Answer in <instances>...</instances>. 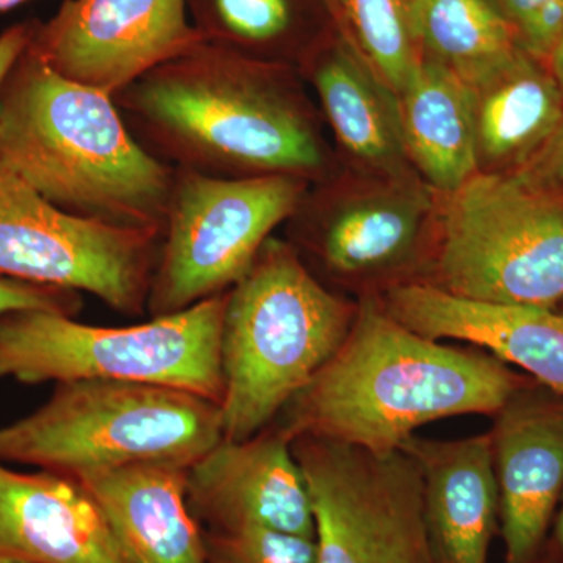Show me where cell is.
<instances>
[{
	"label": "cell",
	"instance_id": "obj_6",
	"mask_svg": "<svg viewBox=\"0 0 563 563\" xmlns=\"http://www.w3.org/2000/svg\"><path fill=\"white\" fill-rule=\"evenodd\" d=\"M228 291L184 312L131 328L84 324L66 314L0 317V379L21 384L106 379L168 385L221 404L220 339Z\"/></svg>",
	"mask_w": 563,
	"mask_h": 563
},
{
	"label": "cell",
	"instance_id": "obj_14",
	"mask_svg": "<svg viewBox=\"0 0 563 563\" xmlns=\"http://www.w3.org/2000/svg\"><path fill=\"white\" fill-rule=\"evenodd\" d=\"M492 417L506 563H533L563 493V395L521 383Z\"/></svg>",
	"mask_w": 563,
	"mask_h": 563
},
{
	"label": "cell",
	"instance_id": "obj_17",
	"mask_svg": "<svg viewBox=\"0 0 563 563\" xmlns=\"http://www.w3.org/2000/svg\"><path fill=\"white\" fill-rule=\"evenodd\" d=\"M420 468L422 517L432 563H488L499 523L490 435L402 444Z\"/></svg>",
	"mask_w": 563,
	"mask_h": 563
},
{
	"label": "cell",
	"instance_id": "obj_31",
	"mask_svg": "<svg viewBox=\"0 0 563 563\" xmlns=\"http://www.w3.org/2000/svg\"><path fill=\"white\" fill-rule=\"evenodd\" d=\"M555 540H558L559 551H561L563 559V504L561 512L558 515V521H555Z\"/></svg>",
	"mask_w": 563,
	"mask_h": 563
},
{
	"label": "cell",
	"instance_id": "obj_23",
	"mask_svg": "<svg viewBox=\"0 0 563 563\" xmlns=\"http://www.w3.org/2000/svg\"><path fill=\"white\" fill-rule=\"evenodd\" d=\"M191 24L206 43L261 60L295 35L298 0H187Z\"/></svg>",
	"mask_w": 563,
	"mask_h": 563
},
{
	"label": "cell",
	"instance_id": "obj_27",
	"mask_svg": "<svg viewBox=\"0 0 563 563\" xmlns=\"http://www.w3.org/2000/svg\"><path fill=\"white\" fill-rule=\"evenodd\" d=\"M81 306L79 291L0 277V317L18 310H44L76 318Z\"/></svg>",
	"mask_w": 563,
	"mask_h": 563
},
{
	"label": "cell",
	"instance_id": "obj_4",
	"mask_svg": "<svg viewBox=\"0 0 563 563\" xmlns=\"http://www.w3.org/2000/svg\"><path fill=\"white\" fill-rule=\"evenodd\" d=\"M357 302L325 287L285 240H266L228 291L220 339L222 433L251 439L339 351Z\"/></svg>",
	"mask_w": 563,
	"mask_h": 563
},
{
	"label": "cell",
	"instance_id": "obj_26",
	"mask_svg": "<svg viewBox=\"0 0 563 563\" xmlns=\"http://www.w3.org/2000/svg\"><path fill=\"white\" fill-rule=\"evenodd\" d=\"M521 47L536 58H550L563 36V0H499Z\"/></svg>",
	"mask_w": 563,
	"mask_h": 563
},
{
	"label": "cell",
	"instance_id": "obj_11",
	"mask_svg": "<svg viewBox=\"0 0 563 563\" xmlns=\"http://www.w3.org/2000/svg\"><path fill=\"white\" fill-rule=\"evenodd\" d=\"M202 43L187 0H63L29 47L66 79L114 96Z\"/></svg>",
	"mask_w": 563,
	"mask_h": 563
},
{
	"label": "cell",
	"instance_id": "obj_29",
	"mask_svg": "<svg viewBox=\"0 0 563 563\" xmlns=\"http://www.w3.org/2000/svg\"><path fill=\"white\" fill-rule=\"evenodd\" d=\"M36 21L38 20L18 22L0 33V90L14 63L31 44Z\"/></svg>",
	"mask_w": 563,
	"mask_h": 563
},
{
	"label": "cell",
	"instance_id": "obj_28",
	"mask_svg": "<svg viewBox=\"0 0 563 563\" xmlns=\"http://www.w3.org/2000/svg\"><path fill=\"white\" fill-rule=\"evenodd\" d=\"M518 173L543 190L563 188V117L542 150Z\"/></svg>",
	"mask_w": 563,
	"mask_h": 563
},
{
	"label": "cell",
	"instance_id": "obj_25",
	"mask_svg": "<svg viewBox=\"0 0 563 563\" xmlns=\"http://www.w3.org/2000/svg\"><path fill=\"white\" fill-rule=\"evenodd\" d=\"M207 563H317L314 537L243 526L203 529Z\"/></svg>",
	"mask_w": 563,
	"mask_h": 563
},
{
	"label": "cell",
	"instance_id": "obj_24",
	"mask_svg": "<svg viewBox=\"0 0 563 563\" xmlns=\"http://www.w3.org/2000/svg\"><path fill=\"white\" fill-rule=\"evenodd\" d=\"M366 62L398 95L421 60L409 0H342Z\"/></svg>",
	"mask_w": 563,
	"mask_h": 563
},
{
	"label": "cell",
	"instance_id": "obj_20",
	"mask_svg": "<svg viewBox=\"0 0 563 563\" xmlns=\"http://www.w3.org/2000/svg\"><path fill=\"white\" fill-rule=\"evenodd\" d=\"M472 92L479 172L528 165L563 117L561 85L523 47Z\"/></svg>",
	"mask_w": 563,
	"mask_h": 563
},
{
	"label": "cell",
	"instance_id": "obj_3",
	"mask_svg": "<svg viewBox=\"0 0 563 563\" xmlns=\"http://www.w3.org/2000/svg\"><path fill=\"white\" fill-rule=\"evenodd\" d=\"M0 161L66 213L162 232L174 168L141 146L113 96L66 79L31 47L0 90Z\"/></svg>",
	"mask_w": 563,
	"mask_h": 563
},
{
	"label": "cell",
	"instance_id": "obj_1",
	"mask_svg": "<svg viewBox=\"0 0 563 563\" xmlns=\"http://www.w3.org/2000/svg\"><path fill=\"white\" fill-rule=\"evenodd\" d=\"M290 68L202 43L113 96L141 146L174 169L309 180L325 155Z\"/></svg>",
	"mask_w": 563,
	"mask_h": 563
},
{
	"label": "cell",
	"instance_id": "obj_13",
	"mask_svg": "<svg viewBox=\"0 0 563 563\" xmlns=\"http://www.w3.org/2000/svg\"><path fill=\"white\" fill-rule=\"evenodd\" d=\"M187 503L207 529L261 526L314 537L312 499L291 440L276 422L251 439H222L187 472Z\"/></svg>",
	"mask_w": 563,
	"mask_h": 563
},
{
	"label": "cell",
	"instance_id": "obj_18",
	"mask_svg": "<svg viewBox=\"0 0 563 563\" xmlns=\"http://www.w3.org/2000/svg\"><path fill=\"white\" fill-rule=\"evenodd\" d=\"M188 468L125 466L79 479L102 507L124 563H207L203 529L187 503Z\"/></svg>",
	"mask_w": 563,
	"mask_h": 563
},
{
	"label": "cell",
	"instance_id": "obj_5",
	"mask_svg": "<svg viewBox=\"0 0 563 563\" xmlns=\"http://www.w3.org/2000/svg\"><path fill=\"white\" fill-rule=\"evenodd\" d=\"M221 406L168 385L60 383L35 412L0 428V462L81 477L125 466L190 468L221 440Z\"/></svg>",
	"mask_w": 563,
	"mask_h": 563
},
{
	"label": "cell",
	"instance_id": "obj_21",
	"mask_svg": "<svg viewBox=\"0 0 563 563\" xmlns=\"http://www.w3.org/2000/svg\"><path fill=\"white\" fill-rule=\"evenodd\" d=\"M322 113L336 140L358 161L398 172L407 161L396 91L350 47L336 44L310 66Z\"/></svg>",
	"mask_w": 563,
	"mask_h": 563
},
{
	"label": "cell",
	"instance_id": "obj_2",
	"mask_svg": "<svg viewBox=\"0 0 563 563\" xmlns=\"http://www.w3.org/2000/svg\"><path fill=\"white\" fill-rule=\"evenodd\" d=\"M520 384L488 352L426 339L368 296L342 346L274 422L291 442L313 437L385 455L429 422L498 412Z\"/></svg>",
	"mask_w": 563,
	"mask_h": 563
},
{
	"label": "cell",
	"instance_id": "obj_10",
	"mask_svg": "<svg viewBox=\"0 0 563 563\" xmlns=\"http://www.w3.org/2000/svg\"><path fill=\"white\" fill-rule=\"evenodd\" d=\"M291 448L312 499L317 563H432L421 473L409 454L313 437Z\"/></svg>",
	"mask_w": 563,
	"mask_h": 563
},
{
	"label": "cell",
	"instance_id": "obj_19",
	"mask_svg": "<svg viewBox=\"0 0 563 563\" xmlns=\"http://www.w3.org/2000/svg\"><path fill=\"white\" fill-rule=\"evenodd\" d=\"M407 157L432 188L448 195L479 173L472 88L422 57L398 92Z\"/></svg>",
	"mask_w": 563,
	"mask_h": 563
},
{
	"label": "cell",
	"instance_id": "obj_32",
	"mask_svg": "<svg viewBox=\"0 0 563 563\" xmlns=\"http://www.w3.org/2000/svg\"><path fill=\"white\" fill-rule=\"evenodd\" d=\"M24 2H27V0H0V13L16 9L18 5Z\"/></svg>",
	"mask_w": 563,
	"mask_h": 563
},
{
	"label": "cell",
	"instance_id": "obj_12",
	"mask_svg": "<svg viewBox=\"0 0 563 563\" xmlns=\"http://www.w3.org/2000/svg\"><path fill=\"white\" fill-rule=\"evenodd\" d=\"M431 211L428 190L393 185L309 218L288 243L302 261L310 258L331 279L362 291V298H380L393 287L424 280Z\"/></svg>",
	"mask_w": 563,
	"mask_h": 563
},
{
	"label": "cell",
	"instance_id": "obj_8",
	"mask_svg": "<svg viewBox=\"0 0 563 563\" xmlns=\"http://www.w3.org/2000/svg\"><path fill=\"white\" fill-rule=\"evenodd\" d=\"M306 192L301 177L220 179L174 169L146 313L168 317L231 290Z\"/></svg>",
	"mask_w": 563,
	"mask_h": 563
},
{
	"label": "cell",
	"instance_id": "obj_30",
	"mask_svg": "<svg viewBox=\"0 0 563 563\" xmlns=\"http://www.w3.org/2000/svg\"><path fill=\"white\" fill-rule=\"evenodd\" d=\"M548 60H550L551 73L554 74L563 91V36L562 40L559 41L558 46L554 47V51L551 52Z\"/></svg>",
	"mask_w": 563,
	"mask_h": 563
},
{
	"label": "cell",
	"instance_id": "obj_15",
	"mask_svg": "<svg viewBox=\"0 0 563 563\" xmlns=\"http://www.w3.org/2000/svg\"><path fill=\"white\" fill-rule=\"evenodd\" d=\"M380 301L410 331L473 344L563 395V313L551 307L473 301L426 282L393 287Z\"/></svg>",
	"mask_w": 563,
	"mask_h": 563
},
{
	"label": "cell",
	"instance_id": "obj_9",
	"mask_svg": "<svg viewBox=\"0 0 563 563\" xmlns=\"http://www.w3.org/2000/svg\"><path fill=\"white\" fill-rule=\"evenodd\" d=\"M161 242V231L66 213L0 161V277L90 292L141 317Z\"/></svg>",
	"mask_w": 563,
	"mask_h": 563
},
{
	"label": "cell",
	"instance_id": "obj_22",
	"mask_svg": "<svg viewBox=\"0 0 563 563\" xmlns=\"http://www.w3.org/2000/svg\"><path fill=\"white\" fill-rule=\"evenodd\" d=\"M409 11L422 57L453 70L470 88L521 49L499 0H409Z\"/></svg>",
	"mask_w": 563,
	"mask_h": 563
},
{
	"label": "cell",
	"instance_id": "obj_16",
	"mask_svg": "<svg viewBox=\"0 0 563 563\" xmlns=\"http://www.w3.org/2000/svg\"><path fill=\"white\" fill-rule=\"evenodd\" d=\"M0 563H124L91 492L66 474L0 462Z\"/></svg>",
	"mask_w": 563,
	"mask_h": 563
},
{
	"label": "cell",
	"instance_id": "obj_7",
	"mask_svg": "<svg viewBox=\"0 0 563 563\" xmlns=\"http://www.w3.org/2000/svg\"><path fill=\"white\" fill-rule=\"evenodd\" d=\"M444 196L426 284L473 301L563 299V202L520 173L474 174Z\"/></svg>",
	"mask_w": 563,
	"mask_h": 563
},
{
	"label": "cell",
	"instance_id": "obj_33",
	"mask_svg": "<svg viewBox=\"0 0 563 563\" xmlns=\"http://www.w3.org/2000/svg\"><path fill=\"white\" fill-rule=\"evenodd\" d=\"M533 563H536V562H533Z\"/></svg>",
	"mask_w": 563,
	"mask_h": 563
}]
</instances>
